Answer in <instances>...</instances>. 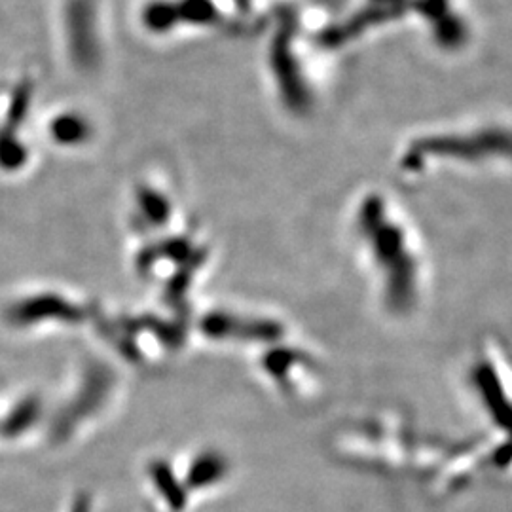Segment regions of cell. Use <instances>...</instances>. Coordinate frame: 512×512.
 Instances as JSON below:
<instances>
[{
	"instance_id": "obj_1",
	"label": "cell",
	"mask_w": 512,
	"mask_h": 512,
	"mask_svg": "<svg viewBox=\"0 0 512 512\" xmlns=\"http://www.w3.org/2000/svg\"><path fill=\"white\" fill-rule=\"evenodd\" d=\"M150 476H152L154 486L164 497L165 503L171 507V511H183L184 505H186V495H184L183 486L175 480L171 469L162 461H156L150 467Z\"/></svg>"
},
{
	"instance_id": "obj_2",
	"label": "cell",
	"mask_w": 512,
	"mask_h": 512,
	"mask_svg": "<svg viewBox=\"0 0 512 512\" xmlns=\"http://www.w3.org/2000/svg\"><path fill=\"white\" fill-rule=\"evenodd\" d=\"M222 469H224L222 459L217 458L215 454H203L188 469V486L190 488L209 486L215 480H219Z\"/></svg>"
},
{
	"instance_id": "obj_3",
	"label": "cell",
	"mask_w": 512,
	"mask_h": 512,
	"mask_svg": "<svg viewBox=\"0 0 512 512\" xmlns=\"http://www.w3.org/2000/svg\"><path fill=\"white\" fill-rule=\"evenodd\" d=\"M19 319H40V317H73L71 306H67L61 300H52V298H44V300H33L29 304H21L18 311Z\"/></svg>"
},
{
	"instance_id": "obj_4",
	"label": "cell",
	"mask_w": 512,
	"mask_h": 512,
	"mask_svg": "<svg viewBox=\"0 0 512 512\" xmlns=\"http://www.w3.org/2000/svg\"><path fill=\"white\" fill-rule=\"evenodd\" d=\"M143 207H145L148 215L154 219V222H164V217L167 215V203L164 202L162 196L145 194L143 196Z\"/></svg>"
},
{
	"instance_id": "obj_5",
	"label": "cell",
	"mask_w": 512,
	"mask_h": 512,
	"mask_svg": "<svg viewBox=\"0 0 512 512\" xmlns=\"http://www.w3.org/2000/svg\"><path fill=\"white\" fill-rule=\"evenodd\" d=\"M71 512H90V503H88V499H86V497L78 499V501L74 503L73 511Z\"/></svg>"
}]
</instances>
